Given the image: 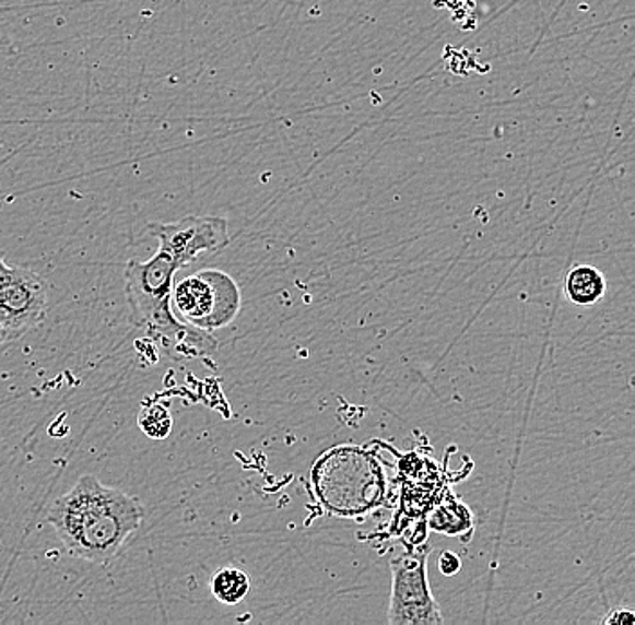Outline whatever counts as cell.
Returning <instances> with one entry per match:
<instances>
[{"instance_id":"3957f363","label":"cell","mask_w":635,"mask_h":625,"mask_svg":"<svg viewBox=\"0 0 635 625\" xmlns=\"http://www.w3.org/2000/svg\"><path fill=\"white\" fill-rule=\"evenodd\" d=\"M316 497L327 512L360 518L381 507L387 497V476L376 455L356 446L327 451L313 469Z\"/></svg>"},{"instance_id":"30bf717a","label":"cell","mask_w":635,"mask_h":625,"mask_svg":"<svg viewBox=\"0 0 635 625\" xmlns=\"http://www.w3.org/2000/svg\"><path fill=\"white\" fill-rule=\"evenodd\" d=\"M249 588H251V580L248 574L243 569L227 568L219 569L217 574L213 575L210 580V590L213 597L221 602V604L235 605L240 604L246 597H248Z\"/></svg>"},{"instance_id":"5b68a950","label":"cell","mask_w":635,"mask_h":625,"mask_svg":"<svg viewBox=\"0 0 635 625\" xmlns=\"http://www.w3.org/2000/svg\"><path fill=\"white\" fill-rule=\"evenodd\" d=\"M430 544L407 550L390 561L392 593L388 608V624L437 625L445 624L439 605L430 590Z\"/></svg>"},{"instance_id":"9c48e42d","label":"cell","mask_w":635,"mask_h":625,"mask_svg":"<svg viewBox=\"0 0 635 625\" xmlns=\"http://www.w3.org/2000/svg\"><path fill=\"white\" fill-rule=\"evenodd\" d=\"M428 523L435 532L462 538L473 530V516L465 503L459 502L454 494H448L430 514Z\"/></svg>"},{"instance_id":"8992f818","label":"cell","mask_w":635,"mask_h":625,"mask_svg":"<svg viewBox=\"0 0 635 625\" xmlns=\"http://www.w3.org/2000/svg\"><path fill=\"white\" fill-rule=\"evenodd\" d=\"M47 314V287L38 274L8 266L0 249V343H11L35 329Z\"/></svg>"},{"instance_id":"52a82bcc","label":"cell","mask_w":635,"mask_h":625,"mask_svg":"<svg viewBox=\"0 0 635 625\" xmlns=\"http://www.w3.org/2000/svg\"><path fill=\"white\" fill-rule=\"evenodd\" d=\"M146 231L185 267L223 251L230 244L227 222L221 216H185L170 224L149 222Z\"/></svg>"},{"instance_id":"6da1fadb","label":"cell","mask_w":635,"mask_h":625,"mask_svg":"<svg viewBox=\"0 0 635 625\" xmlns=\"http://www.w3.org/2000/svg\"><path fill=\"white\" fill-rule=\"evenodd\" d=\"M145 508L136 497L85 474L47 512L63 549L77 559L107 563L141 527Z\"/></svg>"},{"instance_id":"4fadbf2b","label":"cell","mask_w":635,"mask_h":625,"mask_svg":"<svg viewBox=\"0 0 635 625\" xmlns=\"http://www.w3.org/2000/svg\"><path fill=\"white\" fill-rule=\"evenodd\" d=\"M460 568H462V563H460L459 555L454 554V552H445V554L440 555V574L451 577V575L459 574Z\"/></svg>"},{"instance_id":"8fae6325","label":"cell","mask_w":635,"mask_h":625,"mask_svg":"<svg viewBox=\"0 0 635 625\" xmlns=\"http://www.w3.org/2000/svg\"><path fill=\"white\" fill-rule=\"evenodd\" d=\"M138 426L152 440H165L170 435L174 421H172L170 410L161 402L146 404L138 415Z\"/></svg>"},{"instance_id":"277c9868","label":"cell","mask_w":635,"mask_h":625,"mask_svg":"<svg viewBox=\"0 0 635 625\" xmlns=\"http://www.w3.org/2000/svg\"><path fill=\"white\" fill-rule=\"evenodd\" d=\"M240 303L237 282L219 269L196 272L172 288V308L177 318L207 332L232 323L240 312Z\"/></svg>"},{"instance_id":"7c38bea8","label":"cell","mask_w":635,"mask_h":625,"mask_svg":"<svg viewBox=\"0 0 635 625\" xmlns=\"http://www.w3.org/2000/svg\"><path fill=\"white\" fill-rule=\"evenodd\" d=\"M601 624L604 625H632L635 624L634 611L628 608H618V610L610 611L609 615L604 616Z\"/></svg>"},{"instance_id":"7a4b0ae2","label":"cell","mask_w":635,"mask_h":625,"mask_svg":"<svg viewBox=\"0 0 635 625\" xmlns=\"http://www.w3.org/2000/svg\"><path fill=\"white\" fill-rule=\"evenodd\" d=\"M185 269L165 247L141 262L130 260L125 266V288L136 323L177 361L204 359L217 352V339L212 332L197 329L177 318L172 308V288L177 271Z\"/></svg>"},{"instance_id":"ba28073f","label":"cell","mask_w":635,"mask_h":625,"mask_svg":"<svg viewBox=\"0 0 635 625\" xmlns=\"http://www.w3.org/2000/svg\"><path fill=\"white\" fill-rule=\"evenodd\" d=\"M565 297L578 307H592L601 302L607 293V280L603 272L595 266L578 263L567 272L565 278Z\"/></svg>"}]
</instances>
